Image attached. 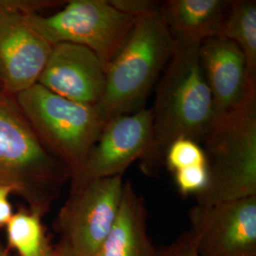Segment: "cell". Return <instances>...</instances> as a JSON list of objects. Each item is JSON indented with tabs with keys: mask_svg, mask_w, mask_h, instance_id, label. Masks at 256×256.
<instances>
[{
	"mask_svg": "<svg viewBox=\"0 0 256 256\" xmlns=\"http://www.w3.org/2000/svg\"><path fill=\"white\" fill-rule=\"evenodd\" d=\"M200 44L178 43L174 54L156 84L150 110L152 140L142 170L154 174L164 164L167 148L180 138L202 144L216 118L212 98L202 70Z\"/></svg>",
	"mask_w": 256,
	"mask_h": 256,
	"instance_id": "6da1fadb",
	"label": "cell"
},
{
	"mask_svg": "<svg viewBox=\"0 0 256 256\" xmlns=\"http://www.w3.org/2000/svg\"><path fill=\"white\" fill-rule=\"evenodd\" d=\"M68 180L70 170L43 144L16 97L0 90V186L43 216Z\"/></svg>",
	"mask_w": 256,
	"mask_h": 256,
	"instance_id": "7a4b0ae2",
	"label": "cell"
},
{
	"mask_svg": "<svg viewBox=\"0 0 256 256\" xmlns=\"http://www.w3.org/2000/svg\"><path fill=\"white\" fill-rule=\"evenodd\" d=\"M176 46L160 12L136 18L106 68V92L98 106L108 122L146 108L147 98Z\"/></svg>",
	"mask_w": 256,
	"mask_h": 256,
	"instance_id": "3957f363",
	"label": "cell"
},
{
	"mask_svg": "<svg viewBox=\"0 0 256 256\" xmlns=\"http://www.w3.org/2000/svg\"><path fill=\"white\" fill-rule=\"evenodd\" d=\"M209 182L196 205L256 196V92L236 108L216 116L203 142Z\"/></svg>",
	"mask_w": 256,
	"mask_h": 256,
	"instance_id": "277c9868",
	"label": "cell"
},
{
	"mask_svg": "<svg viewBox=\"0 0 256 256\" xmlns=\"http://www.w3.org/2000/svg\"><path fill=\"white\" fill-rule=\"evenodd\" d=\"M46 149L75 173L101 136L108 120L99 106L68 100L36 84L14 96Z\"/></svg>",
	"mask_w": 256,
	"mask_h": 256,
	"instance_id": "5b68a950",
	"label": "cell"
},
{
	"mask_svg": "<svg viewBox=\"0 0 256 256\" xmlns=\"http://www.w3.org/2000/svg\"><path fill=\"white\" fill-rule=\"evenodd\" d=\"M137 18L115 8L108 0H72L52 16L25 14L28 24L50 45L72 43L99 56L106 68Z\"/></svg>",
	"mask_w": 256,
	"mask_h": 256,
	"instance_id": "8992f818",
	"label": "cell"
},
{
	"mask_svg": "<svg viewBox=\"0 0 256 256\" xmlns=\"http://www.w3.org/2000/svg\"><path fill=\"white\" fill-rule=\"evenodd\" d=\"M124 184L122 176H115L70 190L55 225L77 256H93L100 247L117 216Z\"/></svg>",
	"mask_w": 256,
	"mask_h": 256,
	"instance_id": "52a82bcc",
	"label": "cell"
},
{
	"mask_svg": "<svg viewBox=\"0 0 256 256\" xmlns=\"http://www.w3.org/2000/svg\"><path fill=\"white\" fill-rule=\"evenodd\" d=\"M151 140L150 110L110 120L84 162L70 176V190L94 180L124 176L130 165L146 158Z\"/></svg>",
	"mask_w": 256,
	"mask_h": 256,
	"instance_id": "ba28073f",
	"label": "cell"
},
{
	"mask_svg": "<svg viewBox=\"0 0 256 256\" xmlns=\"http://www.w3.org/2000/svg\"><path fill=\"white\" fill-rule=\"evenodd\" d=\"M200 256H256V196L189 212Z\"/></svg>",
	"mask_w": 256,
	"mask_h": 256,
	"instance_id": "9c48e42d",
	"label": "cell"
},
{
	"mask_svg": "<svg viewBox=\"0 0 256 256\" xmlns=\"http://www.w3.org/2000/svg\"><path fill=\"white\" fill-rule=\"evenodd\" d=\"M52 48L28 24L24 12L0 10L1 90L16 96L37 84Z\"/></svg>",
	"mask_w": 256,
	"mask_h": 256,
	"instance_id": "30bf717a",
	"label": "cell"
},
{
	"mask_svg": "<svg viewBox=\"0 0 256 256\" xmlns=\"http://www.w3.org/2000/svg\"><path fill=\"white\" fill-rule=\"evenodd\" d=\"M37 84L68 100L98 106L106 92V66L86 46L58 43L52 45Z\"/></svg>",
	"mask_w": 256,
	"mask_h": 256,
	"instance_id": "8fae6325",
	"label": "cell"
},
{
	"mask_svg": "<svg viewBox=\"0 0 256 256\" xmlns=\"http://www.w3.org/2000/svg\"><path fill=\"white\" fill-rule=\"evenodd\" d=\"M198 56L209 86L216 116L236 108L256 92L250 81L247 63L240 48L223 36L203 41Z\"/></svg>",
	"mask_w": 256,
	"mask_h": 256,
	"instance_id": "7c38bea8",
	"label": "cell"
},
{
	"mask_svg": "<svg viewBox=\"0 0 256 256\" xmlns=\"http://www.w3.org/2000/svg\"><path fill=\"white\" fill-rule=\"evenodd\" d=\"M154 250L144 200L131 182H124L117 216L93 256H152Z\"/></svg>",
	"mask_w": 256,
	"mask_h": 256,
	"instance_id": "4fadbf2b",
	"label": "cell"
},
{
	"mask_svg": "<svg viewBox=\"0 0 256 256\" xmlns=\"http://www.w3.org/2000/svg\"><path fill=\"white\" fill-rule=\"evenodd\" d=\"M230 0H167L160 16L176 43L202 44L220 36Z\"/></svg>",
	"mask_w": 256,
	"mask_h": 256,
	"instance_id": "5bb4252c",
	"label": "cell"
},
{
	"mask_svg": "<svg viewBox=\"0 0 256 256\" xmlns=\"http://www.w3.org/2000/svg\"><path fill=\"white\" fill-rule=\"evenodd\" d=\"M220 36L236 43L245 56L250 81L256 84V2L230 0Z\"/></svg>",
	"mask_w": 256,
	"mask_h": 256,
	"instance_id": "9a60e30c",
	"label": "cell"
},
{
	"mask_svg": "<svg viewBox=\"0 0 256 256\" xmlns=\"http://www.w3.org/2000/svg\"><path fill=\"white\" fill-rule=\"evenodd\" d=\"M9 247L18 256H50L54 246L46 238L42 216L30 210L14 214L6 224Z\"/></svg>",
	"mask_w": 256,
	"mask_h": 256,
	"instance_id": "2e32d148",
	"label": "cell"
},
{
	"mask_svg": "<svg viewBox=\"0 0 256 256\" xmlns=\"http://www.w3.org/2000/svg\"><path fill=\"white\" fill-rule=\"evenodd\" d=\"M164 164L174 174L188 167L207 164V158L198 142L191 138H180L167 148Z\"/></svg>",
	"mask_w": 256,
	"mask_h": 256,
	"instance_id": "e0dca14e",
	"label": "cell"
},
{
	"mask_svg": "<svg viewBox=\"0 0 256 256\" xmlns=\"http://www.w3.org/2000/svg\"><path fill=\"white\" fill-rule=\"evenodd\" d=\"M174 176L178 190L183 196H196L202 192L208 185V165H196L185 168L174 172Z\"/></svg>",
	"mask_w": 256,
	"mask_h": 256,
	"instance_id": "ac0fdd59",
	"label": "cell"
},
{
	"mask_svg": "<svg viewBox=\"0 0 256 256\" xmlns=\"http://www.w3.org/2000/svg\"><path fill=\"white\" fill-rule=\"evenodd\" d=\"M152 256H200L196 241L190 230L182 232L169 245L155 247Z\"/></svg>",
	"mask_w": 256,
	"mask_h": 256,
	"instance_id": "d6986e66",
	"label": "cell"
},
{
	"mask_svg": "<svg viewBox=\"0 0 256 256\" xmlns=\"http://www.w3.org/2000/svg\"><path fill=\"white\" fill-rule=\"evenodd\" d=\"M110 3L117 9L134 18L160 12V3L148 0H113Z\"/></svg>",
	"mask_w": 256,
	"mask_h": 256,
	"instance_id": "ffe728a7",
	"label": "cell"
},
{
	"mask_svg": "<svg viewBox=\"0 0 256 256\" xmlns=\"http://www.w3.org/2000/svg\"><path fill=\"white\" fill-rule=\"evenodd\" d=\"M14 194L9 187L0 186V227H5L14 214L10 196Z\"/></svg>",
	"mask_w": 256,
	"mask_h": 256,
	"instance_id": "44dd1931",
	"label": "cell"
},
{
	"mask_svg": "<svg viewBox=\"0 0 256 256\" xmlns=\"http://www.w3.org/2000/svg\"><path fill=\"white\" fill-rule=\"evenodd\" d=\"M50 256H78L64 241L61 240L57 245L54 246Z\"/></svg>",
	"mask_w": 256,
	"mask_h": 256,
	"instance_id": "7402d4cb",
	"label": "cell"
},
{
	"mask_svg": "<svg viewBox=\"0 0 256 256\" xmlns=\"http://www.w3.org/2000/svg\"><path fill=\"white\" fill-rule=\"evenodd\" d=\"M0 256H10L7 250H5L1 245H0Z\"/></svg>",
	"mask_w": 256,
	"mask_h": 256,
	"instance_id": "603a6c76",
	"label": "cell"
},
{
	"mask_svg": "<svg viewBox=\"0 0 256 256\" xmlns=\"http://www.w3.org/2000/svg\"><path fill=\"white\" fill-rule=\"evenodd\" d=\"M0 90H1V84H0Z\"/></svg>",
	"mask_w": 256,
	"mask_h": 256,
	"instance_id": "cb8c5ba5",
	"label": "cell"
}]
</instances>
